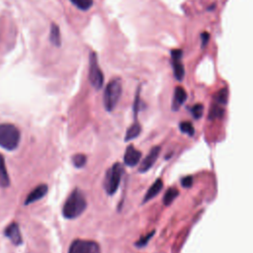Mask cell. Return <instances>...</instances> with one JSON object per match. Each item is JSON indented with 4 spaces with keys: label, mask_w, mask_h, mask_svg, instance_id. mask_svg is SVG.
<instances>
[{
    "label": "cell",
    "mask_w": 253,
    "mask_h": 253,
    "mask_svg": "<svg viewBox=\"0 0 253 253\" xmlns=\"http://www.w3.org/2000/svg\"><path fill=\"white\" fill-rule=\"evenodd\" d=\"M122 90V82L119 78H115L108 83L103 96L104 107L108 112H111L116 108L118 102L120 101Z\"/></svg>",
    "instance_id": "cell-3"
},
{
    "label": "cell",
    "mask_w": 253,
    "mask_h": 253,
    "mask_svg": "<svg viewBox=\"0 0 253 253\" xmlns=\"http://www.w3.org/2000/svg\"><path fill=\"white\" fill-rule=\"evenodd\" d=\"M187 99V93L185 89L181 86H177L174 91V97H173V104H172V109L173 110H178L180 106L186 101Z\"/></svg>",
    "instance_id": "cell-11"
},
{
    "label": "cell",
    "mask_w": 253,
    "mask_h": 253,
    "mask_svg": "<svg viewBox=\"0 0 253 253\" xmlns=\"http://www.w3.org/2000/svg\"><path fill=\"white\" fill-rule=\"evenodd\" d=\"M140 158H141V152L137 150L133 145H129L126 149L125 155H124V162L126 166L132 167L136 165L139 162Z\"/></svg>",
    "instance_id": "cell-8"
},
{
    "label": "cell",
    "mask_w": 253,
    "mask_h": 253,
    "mask_svg": "<svg viewBox=\"0 0 253 253\" xmlns=\"http://www.w3.org/2000/svg\"><path fill=\"white\" fill-rule=\"evenodd\" d=\"M172 65H173L175 78L177 80L181 81L185 75V69H184L183 64L180 62V60H172Z\"/></svg>",
    "instance_id": "cell-16"
},
{
    "label": "cell",
    "mask_w": 253,
    "mask_h": 253,
    "mask_svg": "<svg viewBox=\"0 0 253 253\" xmlns=\"http://www.w3.org/2000/svg\"><path fill=\"white\" fill-rule=\"evenodd\" d=\"M159 153H160V147L159 146H154L149 151V153L146 155V157L142 160V162L140 163L138 171L143 173V172H146L147 170H149L153 166V164L155 163L157 157L159 156Z\"/></svg>",
    "instance_id": "cell-7"
},
{
    "label": "cell",
    "mask_w": 253,
    "mask_h": 253,
    "mask_svg": "<svg viewBox=\"0 0 253 253\" xmlns=\"http://www.w3.org/2000/svg\"><path fill=\"white\" fill-rule=\"evenodd\" d=\"M162 188H163V182H162V180L161 179H157L151 186H150V188L147 190V192H146V194H145V196H144V198H143V203H146V202H148L149 200H151V199H153L154 197H156L159 193H160V191L162 190Z\"/></svg>",
    "instance_id": "cell-12"
},
{
    "label": "cell",
    "mask_w": 253,
    "mask_h": 253,
    "mask_svg": "<svg viewBox=\"0 0 253 253\" xmlns=\"http://www.w3.org/2000/svg\"><path fill=\"white\" fill-rule=\"evenodd\" d=\"M180 130L184 133H186L187 135H194L195 133V128H194V126L190 123V122H181L180 123Z\"/></svg>",
    "instance_id": "cell-21"
},
{
    "label": "cell",
    "mask_w": 253,
    "mask_h": 253,
    "mask_svg": "<svg viewBox=\"0 0 253 253\" xmlns=\"http://www.w3.org/2000/svg\"><path fill=\"white\" fill-rule=\"evenodd\" d=\"M68 253H101L97 242L92 240L75 239L69 246Z\"/></svg>",
    "instance_id": "cell-6"
},
{
    "label": "cell",
    "mask_w": 253,
    "mask_h": 253,
    "mask_svg": "<svg viewBox=\"0 0 253 253\" xmlns=\"http://www.w3.org/2000/svg\"><path fill=\"white\" fill-rule=\"evenodd\" d=\"M178 195H179V191L176 188H169L163 196L164 205L166 206L170 205L177 198Z\"/></svg>",
    "instance_id": "cell-17"
},
{
    "label": "cell",
    "mask_w": 253,
    "mask_h": 253,
    "mask_svg": "<svg viewBox=\"0 0 253 253\" xmlns=\"http://www.w3.org/2000/svg\"><path fill=\"white\" fill-rule=\"evenodd\" d=\"M10 184L4 157L0 154V187H8Z\"/></svg>",
    "instance_id": "cell-13"
},
{
    "label": "cell",
    "mask_w": 253,
    "mask_h": 253,
    "mask_svg": "<svg viewBox=\"0 0 253 253\" xmlns=\"http://www.w3.org/2000/svg\"><path fill=\"white\" fill-rule=\"evenodd\" d=\"M70 2L79 10H89L93 5V0H70Z\"/></svg>",
    "instance_id": "cell-18"
},
{
    "label": "cell",
    "mask_w": 253,
    "mask_h": 253,
    "mask_svg": "<svg viewBox=\"0 0 253 253\" xmlns=\"http://www.w3.org/2000/svg\"><path fill=\"white\" fill-rule=\"evenodd\" d=\"M89 80L91 85L96 89L100 90L104 83V74L98 64L96 53L92 52L89 58Z\"/></svg>",
    "instance_id": "cell-5"
},
{
    "label": "cell",
    "mask_w": 253,
    "mask_h": 253,
    "mask_svg": "<svg viewBox=\"0 0 253 253\" xmlns=\"http://www.w3.org/2000/svg\"><path fill=\"white\" fill-rule=\"evenodd\" d=\"M47 192V186L45 184H41L39 186H37L27 197L26 201H25V204L26 205H29V204H32V203H35L37 202L38 200L42 199Z\"/></svg>",
    "instance_id": "cell-10"
},
{
    "label": "cell",
    "mask_w": 253,
    "mask_h": 253,
    "mask_svg": "<svg viewBox=\"0 0 253 253\" xmlns=\"http://www.w3.org/2000/svg\"><path fill=\"white\" fill-rule=\"evenodd\" d=\"M153 234H154V230H153V231H151V232H149V233H148V234H146V235L141 236V237L137 240V242L135 243V246H136V247H142V246H145V245L147 244V242L150 240V238L153 236Z\"/></svg>",
    "instance_id": "cell-23"
},
{
    "label": "cell",
    "mask_w": 253,
    "mask_h": 253,
    "mask_svg": "<svg viewBox=\"0 0 253 253\" xmlns=\"http://www.w3.org/2000/svg\"><path fill=\"white\" fill-rule=\"evenodd\" d=\"M223 116V109L220 107V105H213L211 106L210 113H209V118L210 119H217L221 118Z\"/></svg>",
    "instance_id": "cell-20"
},
{
    "label": "cell",
    "mask_w": 253,
    "mask_h": 253,
    "mask_svg": "<svg viewBox=\"0 0 253 253\" xmlns=\"http://www.w3.org/2000/svg\"><path fill=\"white\" fill-rule=\"evenodd\" d=\"M87 157L82 153H77L72 157V163L76 168H82L85 166Z\"/></svg>",
    "instance_id": "cell-19"
},
{
    "label": "cell",
    "mask_w": 253,
    "mask_h": 253,
    "mask_svg": "<svg viewBox=\"0 0 253 253\" xmlns=\"http://www.w3.org/2000/svg\"><path fill=\"white\" fill-rule=\"evenodd\" d=\"M182 50L181 49H173L171 51V57L172 60H181L182 58Z\"/></svg>",
    "instance_id": "cell-26"
},
{
    "label": "cell",
    "mask_w": 253,
    "mask_h": 253,
    "mask_svg": "<svg viewBox=\"0 0 253 253\" xmlns=\"http://www.w3.org/2000/svg\"><path fill=\"white\" fill-rule=\"evenodd\" d=\"M181 184L185 188H190L193 184V177L192 176H186L181 180Z\"/></svg>",
    "instance_id": "cell-25"
},
{
    "label": "cell",
    "mask_w": 253,
    "mask_h": 253,
    "mask_svg": "<svg viewBox=\"0 0 253 253\" xmlns=\"http://www.w3.org/2000/svg\"><path fill=\"white\" fill-rule=\"evenodd\" d=\"M49 41L55 46H60L61 44V37L60 31L56 24L52 23L50 26V33H49Z\"/></svg>",
    "instance_id": "cell-14"
},
{
    "label": "cell",
    "mask_w": 253,
    "mask_h": 253,
    "mask_svg": "<svg viewBox=\"0 0 253 253\" xmlns=\"http://www.w3.org/2000/svg\"><path fill=\"white\" fill-rule=\"evenodd\" d=\"M191 111L195 119H200L204 113V106L202 104H196Z\"/></svg>",
    "instance_id": "cell-24"
},
{
    "label": "cell",
    "mask_w": 253,
    "mask_h": 253,
    "mask_svg": "<svg viewBox=\"0 0 253 253\" xmlns=\"http://www.w3.org/2000/svg\"><path fill=\"white\" fill-rule=\"evenodd\" d=\"M4 234L16 245H20L22 243V236H21V232L19 229V225L16 222H12L10 223L5 231Z\"/></svg>",
    "instance_id": "cell-9"
},
{
    "label": "cell",
    "mask_w": 253,
    "mask_h": 253,
    "mask_svg": "<svg viewBox=\"0 0 253 253\" xmlns=\"http://www.w3.org/2000/svg\"><path fill=\"white\" fill-rule=\"evenodd\" d=\"M141 131V126L138 123H133L126 130V135H125V140L127 141V140H131L135 137H137L139 135Z\"/></svg>",
    "instance_id": "cell-15"
},
{
    "label": "cell",
    "mask_w": 253,
    "mask_h": 253,
    "mask_svg": "<svg viewBox=\"0 0 253 253\" xmlns=\"http://www.w3.org/2000/svg\"><path fill=\"white\" fill-rule=\"evenodd\" d=\"M86 206L87 202L83 193L75 189L66 199L62 208V214L66 218H75L85 211Z\"/></svg>",
    "instance_id": "cell-1"
},
{
    "label": "cell",
    "mask_w": 253,
    "mask_h": 253,
    "mask_svg": "<svg viewBox=\"0 0 253 253\" xmlns=\"http://www.w3.org/2000/svg\"><path fill=\"white\" fill-rule=\"evenodd\" d=\"M123 173L124 167L121 163H115L109 168L104 181V188L108 195H114L116 193L120 186Z\"/></svg>",
    "instance_id": "cell-4"
},
{
    "label": "cell",
    "mask_w": 253,
    "mask_h": 253,
    "mask_svg": "<svg viewBox=\"0 0 253 253\" xmlns=\"http://www.w3.org/2000/svg\"><path fill=\"white\" fill-rule=\"evenodd\" d=\"M227 98H228V91L226 88L219 90L218 93L215 95V100H216L217 104H219V105L226 104Z\"/></svg>",
    "instance_id": "cell-22"
},
{
    "label": "cell",
    "mask_w": 253,
    "mask_h": 253,
    "mask_svg": "<svg viewBox=\"0 0 253 253\" xmlns=\"http://www.w3.org/2000/svg\"><path fill=\"white\" fill-rule=\"evenodd\" d=\"M20 130L12 124L0 125V146L7 150H14L20 142Z\"/></svg>",
    "instance_id": "cell-2"
},
{
    "label": "cell",
    "mask_w": 253,
    "mask_h": 253,
    "mask_svg": "<svg viewBox=\"0 0 253 253\" xmlns=\"http://www.w3.org/2000/svg\"><path fill=\"white\" fill-rule=\"evenodd\" d=\"M201 39H202V47L204 48V47L207 45V43H208V42H209V39H210L209 33L204 32V33L201 35Z\"/></svg>",
    "instance_id": "cell-27"
}]
</instances>
